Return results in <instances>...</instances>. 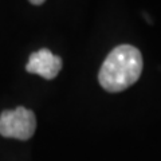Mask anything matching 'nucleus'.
<instances>
[{
	"mask_svg": "<svg viewBox=\"0 0 161 161\" xmlns=\"http://www.w3.org/2000/svg\"><path fill=\"white\" fill-rule=\"evenodd\" d=\"M31 4H34V6H40V4H43L46 0H28Z\"/></svg>",
	"mask_w": 161,
	"mask_h": 161,
	"instance_id": "obj_4",
	"label": "nucleus"
},
{
	"mask_svg": "<svg viewBox=\"0 0 161 161\" xmlns=\"http://www.w3.org/2000/svg\"><path fill=\"white\" fill-rule=\"evenodd\" d=\"M36 129V118L32 110L18 106L14 110H4L0 114V134L6 138L20 141L30 140Z\"/></svg>",
	"mask_w": 161,
	"mask_h": 161,
	"instance_id": "obj_2",
	"label": "nucleus"
},
{
	"mask_svg": "<svg viewBox=\"0 0 161 161\" xmlns=\"http://www.w3.org/2000/svg\"><path fill=\"white\" fill-rule=\"evenodd\" d=\"M142 73V55L130 44L113 48L101 66L98 80L109 93H119L138 80Z\"/></svg>",
	"mask_w": 161,
	"mask_h": 161,
	"instance_id": "obj_1",
	"label": "nucleus"
},
{
	"mask_svg": "<svg viewBox=\"0 0 161 161\" xmlns=\"http://www.w3.org/2000/svg\"><path fill=\"white\" fill-rule=\"evenodd\" d=\"M62 69V59L48 48H40L28 58L26 70L30 74H38L44 79H54Z\"/></svg>",
	"mask_w": 161,
	"mask_h": 161,
	"instance_id": "obj_3",
	"label": "nucleus"
}]
</instances>
